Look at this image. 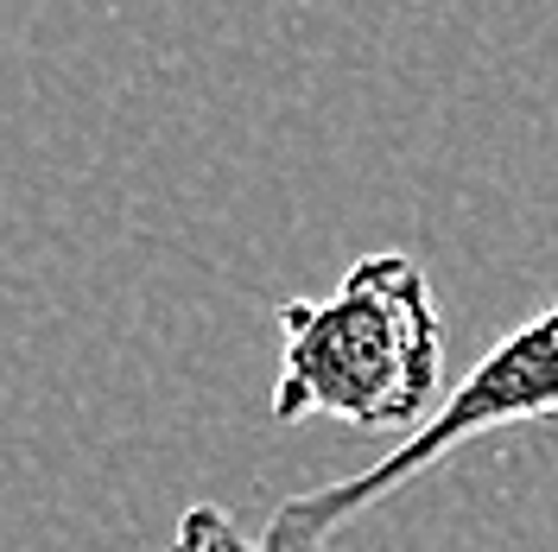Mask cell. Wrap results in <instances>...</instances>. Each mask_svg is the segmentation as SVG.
Returning a JSON list of instances; mask_svg holds the SVG:
<instances>
[{"mask_svg": "<svg viewBox=\"0 0 558 552\" xmlns=\"http://www.w3.org/2000/svg\"><path fill=\"white\" fill-rule=\"evenodd\" d=\"M274 419H343L362 432H418L438 413L445 324L413 254H362L330 299H286Z\"/></svg>", "mask_w": 558, "mask_h": 552, "instance_id": "obj_1", "label": "cell"}, {"mask_svg": "<svg viewBox=\"0 0 558 552\" xmlns=\"http://www.w3.org/2000/svg\"><path fill=\"white\" fill-rule=\"evenodd\" d=\"M553 413H558V305L539 311V317H526L521 331H508L438 400V413L425 419L418 432H407L381 464H368L362 477H337V483L279 502L274 520H267V533L254 547L260 552H330V540L362 508H375L393 489H407L413 477H425L457 445H470L483 432H501V425H533V419H553Z\"/></svg>", "mask_w": 558, "mask_h": 552, "instance_id": "obj_2", "label": "cell"}, {"mask_svg": "<svg viewBox=\"0 0 558 552\" xmlns=\"http://www.w3.org/2000/svg\"><path fill=\"white\" fill-rule=\"evenodd\" d=\"M172 547L178 552H260L254 540H242V527H235V520L222 515V508H209V502L178 520Z\"/></svg>", "mask_w": 558, "mask_h": 552, "instance_id": "obj_3", "label": "cell"}]
</instances>
